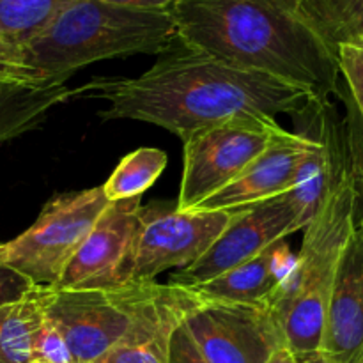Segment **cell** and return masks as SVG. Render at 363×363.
<instances>
[{
  "label": "cell",
  "instance_id": "1",
  "mask_svg": "<svg viewBox=\"0 0 363 363\" xmlns=\"http://www.w3.org/2000/svg\"><path fill=\"white\" fill-rule=\"evenodd\" d=\"M71 98L98 99L106 105L99 110L103 119L151 123L183 142L234 117L296 116L323 105L307 89L184 45L160 55L140 77H94L71 89Z\"/></svg>",
  "mask_w": 363,
  "mask_h": 363
},
{
  "label": "cell",
  "instance_id": "2",
  "mask_svg": "<svg viewBox=\"0 0 363 363\" xmlns=\"http://www.w3.org/2000/svg\"><path fill=\"white\" fill-rule=\"evenodd\" d=\"M170 13L186 48L307 89L321 103L339 92L335 53L298 16L296 0H176Z\"/></svg>",
  "mask_w": 363,
  "mask_h": 363
},
{
  "label": "cell",
  "instance_id": "3",
  "mask_svg": "<svg viewBox=\"0 0 363 363\" xmlns=\"http://www.w3.org/2000/svg\"><path fill=\"white\" fill-rule=\"evenodd\" d=\"M357 216L358 191L346 147L325 201L303 229L293 269L272 301L284 344L296 360L319 354L326 305L340 259L357 229Z\"/></svg>",
  "mask_w": 363,
  "mask_h": 363
},
{
  "label": "cell",
  "instance_id": "4",
  "mask_svg": "<svg viewBox=\"0 0 363 363\" xmlns=\"http://www.w3.org/2000/svg\"><path fill=\"white\" fill-rule=\"evenodd\" d=\"M170 9H128L101 0H74L27 46L28 64L46 82L66 84L74 71L117 57L163 55L174 48Z\"/></svg>",
  "mask_w": 363,
  "mask_h": 363
},
{
  "label": "cell",
  "instance_id": "5",
  "mask_svg": "<svg viewBox=\"0 0 363 363\" xmlns=\"http://www.w3.org/2000/svg\"><path fill=\"white\" fill-rule=\"evenodd\" d=\"M110 202L103 186L55 195L25 233L0 243V264L38 289H57L64 269Z\"/></svg>",
  "mask_w": 363,
  "mask_h": 363
},
{
  "label": "cell",
  "instance_id": "6",
  "mask_svg": "<svg viewBox=\"0 0 363 363\" xmlns=\"http://www.w3.org/2000/svg\"><path fill=\"white\" fill-rule=\"evenodd\" d=\"M284 131L277 117L250 113L191 135L183 142V176L176 208H197L236 179Z\"/></svg>",
  "mask_w": 363,
  "mask_h": 363
},
{
  "label": "cell",
  "instance_id": "7",
  "mask_svg": "<svg viewBox=\"0 0 363 363\" xmlns=\"http://www.w3.org/2000/svg\"><path fill=\"white\" fill-rule=\"evenodd\" d=\"M233 216L234 211H179L176 204L142 208L126 284L147 282L169 269L194 264L209 250Z\"/></svg>",
  "mask_w": 363,
  "mask_h": 363
},
{
  "label": "cell",
  "instance_id": "8",
  "mask_svg": "<svg viewBox=\"0 0 363 363\" xmlns=\"http://www.w3.org/2000/svg\"><path fill=\"white\" fill-rule=\"evenodd\" d=\"M305 229L293 191L234 211L215 243L194 264L177 269L170 284L195 287L250 261L272 245Z\"/></svg>",
  "mask_w": 363,
  "mask_h": 363
},
{
  "label": "cell",
  "instance_id": "9",
  "mask_svg": "<svg viewBox=\"0 0 363 363\" xmlns=\"http://www.w3.org/2000/svg\"><path fill=\"white\" fill-rule=\"evenodd\" d=\"M183 326L209 363H268L286 346L272 305L202 300Z\"/></svg>",
  "mask_w": 363,
  "mask_h": 363
},
{
  "label": "cell",
  "instance_id": "10",
  "mask_svg": "<svg viewBox=\"0 0 363 363\" xmlns=\"http://www.w3.org/2000/svg\"><path fill=\"white\" fill-rule=\"evenodd\" d=\"M142 197L110 202L64 269L57 289L108 291L126 284Z\"/></svg>",
  "mask_w": 363,
  "mask_h": 363
},
{
  "label": "cell",
  "instance_id": "11",
  "mask_svg": "<svg viewBox=\"0 0 363 363\" xmlns=\"http://www.w3.org/2000/svg\"><path fill=\"white\" fill-rule=\"evenodd\" d=\"M43 314L66 340L74 363H94L124 337L128 315L108 291L41 289Z\"/></svg>",
  "mask_w": 363,
  "mask_h": 363
},
{
  "label": "cell",
  "instance_id": "12",
  "mask_svg": "<svg viewBox=\"0 0 363 363\" xmlns=\"http://www.w3.org/2000/svg\"><path fill=\"white\" fill-rule=\"evenodd\" d=\"M319 357L325 363H363V227L358 220L326 305Z\"/></svg>",
  "mask_w": 363,
  "mask_h": 363
},
{
  "label": "cell",
  "instance_id": "13",
  "mask_svg": "<svg viewBox=\"0 0 363 363\" xmlns=\"http://www.w3.org/2000/svg\"><path fill=\"white\" fill-rule=\"evenodd\" d=\"M315 138L286 130L275 138L240 176L216 194L209 195L197 208L204 211H236L255 202L289 191L298 167Z\"/></svg>",
  "mask_w": 363,
  "mask_h": 363
},
{
  "label": "cell",
  "instance_id": "14",
  "mask_svg": "<svg viewBox=\"0 0 363 363\" xmlns=\"http://www.w3.org/2000/svg\"><path fill=\"white\" fill-rule=\"evenodd\" d=\"M286 240L272 245L250 261L222 273L209 282L191 289L208 301L241 305H272L286 277H280L277 264L286 257Z\"/></svg>",
  "mask_w": 363,
  "mask_h": 363
},
{
  "label": "cell",
  "instance_id": "15",
  "mask_svg": "<svg viewBox=\"0 0 363 363\" xmlns=\"http://www.w3.org/2000/svg\"><path fill=\"white\" fill-rule=\"evenodd\" d=\"M71 99L66 84L0 85V144L35 130L55 106Z\"/></svg>",
  "mask_w": 363,
  "mask_h": 363
},
{
  "label": "cell",
  "instance_id": "16",
  "mask_svg": "<svg viewBox=\"0 0 363 363\" xmlns=\"http://www.w3.org/2000/svg\"><path fill=\"white\" fill-rule=\"evenodd\" d=\"M296 13L333 53L363 48V0H296Z\"/></svg>",
  "mask_w": 363,
  "mask_h": 363
},
{
  "label": "cell",
  "instance_id": "17",
  "mask_svg": "<svg viewBox=\"0 0 363 363\" xmlns=\"http://www.w3.org/2000/svg\"><path fill=\"white\" fill-rule=\"evenodd\" d=\"M45 321L41 289L0 307V363L32 362L34 340Z\"/></svg>",
  "mask_w": 363,
  "mask_h": 363
},
{
  "label": "cell",
  "instance_id": "18",
  "mask_svg": "<svg viewBox=\"0 0 363 363\" xmlns=\"http://www.w3.org/2000/svg\"><path fill=\"white\" fill-rule=\"evenodd\" d=\"M169 158L162 149L140 147L124 156L108 179L101 184L106 201L117 202L142 197L158 181Z\"/></svg>",
  "mask_w": 363,
  "mask_h": 363
},
{
  "label": "cell",
  "instance_id": "19",
  "mask_svg": "<svg viewBox=\"0 0 363 363\" xmlns=\"http://www.w3.org/2000/svg\"><path fill=\"white\" fill-rule=\"evenodd\" d=\"M73 2L74 0H0V35L25 48Z\"/></svg>",
  "mask_w": 363,
  "mask_h": 363
},
{
  "label": "cell",
  "instance_id": "20",
  "mask_svg": "<svg viewBox=\"0 0 363 363\" xmlns=\"http://www.w3.org/2000/svg\"><path fill=\"white\" fill-rule=\"evenodd\" d=\"M337 98L344 103V133H346L347 162L358 191V225L363 227V124L344 84H340Z\"/></svg>",
  "mask_w": 363,
  "mask_h": 363
},
{
  "label": "cell",
  "instance_id": "21",
  "mask_svg": "<svg viewBox=\"0 0 363 363\" xmlns=\"http://www.w3.org/2000/svg\"><path fill=\"white\" fill-rule=\"evenodd\" d=\"M46 85V82L34 67L28 64L23 46L0 35V85ZM60 84V82H59Z\"/></svg>",
  "mask_w": 363,
  "mask_h": 363
},
{
  "label": "cell",
  "instance_id": "22",
  "mask_svg": "<svg viewBox=\"0 0 363 363\" xmlns=\"http://www.w3.org/2000/svg\"><path fill=\"white\" fill-rule=\"evenodd\" d=\"M335 57L340 77L344 78V87L363 124V48L351 45L339 46Z\"/></svg>",
  "mask_w": 363,
  "mask_h": 363
},
{
  "label": "cell",
  "instance_id": "23",
  "mask_svg": "<svg viewBox=\"0 0 363 363\" xmlns=\"http://www.w3.org/2000/svg\"><path fill=\"white\" fill-rule=\"evenodd\" d=\"M32 358L43 363H74L64 337L46 319L35 335Z\"/></svg>",
  "mask_w": 363,
  "mask_h": 363
},
{
  "label": "cell",
  "instance_id": "24",
  "mask_svg": "<svg viewBox=\"0 0 363 363\" xmlns=\"http://www.w3.org/2000/svg\"><path fill=\"white\" fill-rule=\"evenodd\" d=\"M169 363H209L183 325L170 337Z\"/></svg>",
  "mask_w": 363,
  "mask_h": 363
},
{
  "label": "cell",
  "instance_id": "25",
  "mask_svg": "<svg viewBox=\"0 0 363 363\" xmlns=\"http://www.w3.org/2000/svg\"><path fill=\"white\" fill-rule=\"evenodd\" d=\"M34 291V286L21 273L0 264V307L7 303L20 301Z\"/></svg>",
  "mask_w": 363,
  "mask_h": 363
},
{
  "label": "cell",
  "instance_id": "26",
  "mask_svg": "<svg viewBox=\"0 0 363 363\" xmlns=\"http://www.w3.org/2000/svg\"><path fill=\"white\" fill-rule=\"evenodd\" d=\"M101 2L128 7V9H170L176 0H101Z\"/></svg>",
  "mask_w": 363,
  "mask_h": 363
},
{
  "label": "cell",
  "instance_id": "27",
  "mask_svg": "<svg viewBox=\"0 0 363 363\" xmlns=\"http://www.w3.org/2000/svg\"><path fill=\"white\" fill-rule=\"evenodd\" d=\"M268 363H298V360L294 358V354L291 353L286 346H282V347H279V350H277L272 357H269Z\"/></svg>",
  "mask_w": 363,
  "mask_h": 363
},
{
  "label": "cell",
  "instance_id": "28",
  "mask_svg": "<svg viewBox=\"0 0 363 363\" xmlns=\"http://www.w3.org/2000/svg\"><path fill=\"white\" fill-rule=\"evenodd\" d=\"M298 363H325V362H323V358L319 357V354H315V357L303 358V360H298Z\"/></svg>",
  "mask_w": 363,
  "mask_h": 363
},
{
  "label": "cell",
  "instance_id": "29",
  "mask_svg": "<svg viewBox=\"0 0 363 363\" xmlns=\"http://www.w3.org/2000/svg\"><path fill=\"white\" fill-rule=\"evenodd\" d=\"M28 363H43V362H38V360H32V362H28Z\"/></svg>",
  "mask_w": 363,
  "mask_h": 363
}]
</instances>
